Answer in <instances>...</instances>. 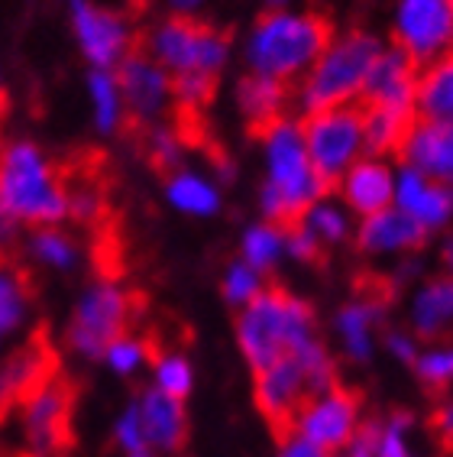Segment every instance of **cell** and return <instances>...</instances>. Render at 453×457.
Returning a JSON list of instances; mask_svg holds the SVG:
<instances>
[{"label":"cell","instance_id":"cell-1","mask_svg":"<svg viewBox=\"0 0 453 457\" xmlns=\"http://www.w3.org/2000/svg\"><path fill=\"white\" fill-rule=\"evenodd\" d=\"M334 46V17L327 10H305V13H285V10H266L256 20L253 39H250V62L256 75L288 81L314 69Z\"/></svg>","mask_w":453,"mask_h":457},{"label":"cell","instance_id":"cell-2","mask_svg":"<svg viewBox=\"0 0 453 457\" xmlns=\"http://www.w3.org/2000/svg\"><path fill=\"white\" fill-rule=\"evenodd\" d=\"M236 341L243 347V357L259 373L269 363L282 361L288 353L301 351L305 344L317 341L314 331V312L308 302L295 299L282 286L262 289L250 305H243L236 321Z\"/></svg>","mask_w":453,"mask_h":457},{"label":"cell","instance_id":"cell-3","mask_svg":"<svg viewBox=\"0 0 453 457\" xmlns=\"http://www.w3.org/2000/svg\"><path fill=\"white\" fill-rule=\"evenodd\" d=\"M334 386H337V373H334L331 353L324 351L321 341H311L301 351L288 353L256 373V405L272 431L285 441L292 438L301 405Z\"/></svg>","mask_w":453,"mask_h":457},{"label":"cell","instance_id":"cell-4","mask_svg":"<svg viewBox=\"0 0 453 457\" xmlns=\"http://www.w3.org/2000/svg\"><path fill=\"white\" fill-rule=\"evenodd\" d=\"M0 208L17 220L53 228L69 214V195L59 162H49L33 143L0 150Z\"/></svg>","mask_w":453,"mask_h":457},{"label":"cell","instance_id":"cell-5","mask_svg":"<svg viewBox=\"0 0 453 457\" xmlns=\"http://www.w3.org/2000/svg\"><path fill=\"white\" fill-rule=\"evenodd\" d=\"M262 143L269 153V182L262 188V208L272 228L288 230L305 220V214L311 212L317 198L327 195V188L308 162L298 123L282 120L262 137Z\"/></svg>","mask_w":453,"mask_h":457},{"label":"cell","instance_id":"cell-6","mask_svg":"<svg viewBox=\"0 0 453 457\" xmlns=\"http://www.w3.org/2000/svg\"><path fill=\"white\" fill-rule=\"evenodd\" d=\"M379 55H383V43L375 36L363 33V29H353L347 39L331 46L321 59L314 62L311 75L305 81V91H301L308 114L350 104L359 95V88H363V81H367L369 69H373V62Z\"/></svg>","mask_w":453,"mask_h":457},{"label":"cell","instance_id":"cell-7","mask_svg":"<svg viewBox=\"0 0 453 457\" xmlns=\"http://www.w3.org/2000/svg\"><path fill=\"white\" fill-rule=\"evenodd\" d=\"M140 46L149 53V59L156 62L159 69L166 65L175 75L178 71H208L218 75L220 65L226 62V49L234 39V29H218L208 20L194 17H172L159 29L136 33Z\"/></svg>","mask_w":453,"mask_h":457},{"label":"cell","instance_id":"cell-8","mask_svg":"<svg viewBox=\"0 0 453 457\" xmlns=\"http://www.w3.org/2000/svg\"><path fill=\"white\" fill-rule=\"evenodd\" d=\"M298 130L305 140V153L314 176L321 179L327 195H331L363 146V104L353 97L350 104L308 114L298 123Z\"/></svg>","mask_w":453,"mask_h":457},{"label":"cell","instance_id":"cell-9","mask_svg":"<svg viewBox=\"0 0 453 457\" xmlns=\"http://www.w3.org/2000/svg\"><path fill=\"white\" fill-rule=\"evenodd\" d=\"M136 312V299L123 292L117 282H97L81 295L75 318L69 328L71 347L85 357H104V351L113 341L127 337L130 318Z\"/></svg>","mask_w":453,"mask_h":457},{"label":"cell","instance_id":"cell-10","mask_svg":"<svg viewBox=\"0 0 453 457\" xmlns=\"http://www.w3.org/2000/svg\"><path fill=\"white\" fill-rule=\"evenodd\" d=\"M71 405H75V386L62 377V370H53L20 399L23 435L33 451H39V457L71 448Z\"/></svg>","mask_w":453,"mask_h":457},{"label":"cell","instance_id":"cell-11","mask_svg":"<svg viewBox=\"0 0 453 457\" xmlns=\"http://www.w3.org/2000/svg\"><path fill=\"white\" fill-rule=\"evenodd\" d=\"M113 85H117V95H123V104H127V114H123L127 137L143 130V127H152V117L162 111L169 97V75L149 59L136 33H133L130 49L123 53L120 65H117Z\"/></svg>","mask_w":453,"mask_h":457},{"label":"cell","instance_id":"cell-12","mask_svg":"<svg viewBox=\"0 0 453 457\" xmlns=\"http://www.w3.org/2000/svg\"><path fill=\"white\" fill-rule=\"evenodd\" d=\"M453 0H401L395 17V49L408 55L415 69H427L450 43Z\"/></svg>","mask_w":453,"mask_h":457},{"label":"cell","instance_id":"cell-13","mask_svg":"<svg viewBox=\"0 0 453 457\" xmlns=\"http://www.w3.org/2000/svg\"><path fill=\"white\" fill-rule=\"evenodd\" d=\"M301 441L314 445L321 454L343 451L359 431V399L343 386H334L321 396L308 399L292 428Z\"/></svg>","mask_w":453,"mask_h":457},{"label":"cell","instance_id":"cell-14","mask_svg":"<svg viewBox=\"0 0 453 457\" xmlns=\"http://www.w3.org/2000/svg\"><path fill=\"white\" fill-rule=\"evenodd\" d=\"M75 13V29L85 46V55L97 65V71L111 69L113 62H120L123 53L130 49V20L91 4V0H71Z\"/></svg>","mask_w":453,"mask_h":457},{"label":"cell","instance_id":"cell-15","mask_svg":"<svg viewBox=\"0 0 453 457\" xmlns=\"http://www.w3.org/2000/svg\"><path fill=\"white\" fill-rule=\"evenodd\" d=\"M415 81H418V69L411 65L408 55L401 49H383V55L373 62L357 101L363 107L405 111V107H415Z\"/></svg>","mask_w":453,"mask_h":457},{"label":"cell","instance_id":"cell-16","mask_svg":"<svg viewBox=\"0 0 453 457\" xmlns=\"http://www.w3.org/2000/svg\"><path fill=\"white\" fill-rule=\"evenodd\" d=\"M53 370H59V357L43 335L20 344L7 361L0 363V415H7L36 383H43Z\"/></svg>","mask_w":453,"mask_h":457},{"label":"cell","instance_id":"cell-17","mask_svg":"<svg viewBox=\"0 0 453 457\" xmlns=\"http://www.w3.org/2000/svg\"><path fill=\"white\" fill-rule=\"evenodd\" d=\"M288 95H292V85L279 79H266V75H243L240 85H236V101H240V111L246 117V130L250 137L262 140L272 127H279L285 117Z\"/></svg>","mask_w":453,"mask_h":457},{"label":"cell","instance_id":"cell-18","mask_svg":"<svg viewBox=\"0 0 453 457\" xmlns=\"http://www.w3.org/2000/svg\"><path fill=\"white\" fill-rule=\"evenodd\" d=\"M453 137H450V123L441 120H421L415 123L408 143H405V153H401V162H408V169H415L418 176H427L431 182L444 185L450 179L453 169Z\"/></svg>","mask_w":453,"mask_h":457},{"label":"cell","instance_id":"cell-19","mask_svg":"<svg viewBox=\"0 0 453 457\" xmlns=\"http://www.w3.org/2000/svg\"><path fill=\"white\" fill-rule=\"evenodd\" d=\"M427 230L418 220L401 214L399 208H385L379 214H369L359 224L357 244L363 253H392V250H418L424 246Z\"/></svg>","mask_w":453,"mask_h":457},{"label":"cell","instance_id":"cell-20","mask_svg":"<svg viewBox=\"0 0 453 457\" xmlns=\"http://www.w3.org/2000/svg\"><path fill=\"white\" fill-rule=\"evenodd\" d=\"M392 172L379 159H359L343 176V198L353 212L367 214V218L385 212L392 202Z\"/></svg>","mask_w":453,"mask_h":457},{"label":"cell","instance_id":"cell-21","mask_svg":"<svg viewBox=\"0 0 453 457\" xmlns=\"http://www.w3.org/2000/svg\"><path fill=\"white\" fill-rule=\"evenodd\" d=\"M418 123L415 107L392 111V107H363V146L373 156H399L405 153L411 130Z\"/></svg>","mask_w":453,"mask_h":457},{"label":"cell","instance_id":"cell-22","mask_svg":"<svg viewBox=\"0 0 453 457\" xmlns=\"http://www.w3.org/2000/svg\"><path fill=\"white\" fill-rule=\"evenodd\" d=\"M385 295H389V292L367 289L363 299L347 305L337 315V335H340V341H343V351H347L353 361H369V353H373V328L383 321Z\"/></svg>","mask_w":453,"mask_h":457},{"label":"cell","instance_id":"cell-23","mask_svg":"<svg viewBox=\"0 0 453 457\" xmlns=\"http://www.w3.org/2000/svg\"><path fill=\"white\" fill-rule=\"evenodd\" d=\"M140 409V425L143 435H146V448H162V451H175L182 448L185 441V409L182 403L162 396L159 389H146L143 399L136 403Z\"/></svg>","mask_w":453,"mask_h":457},{"label":"cell","instance_id":"cell-24","mask_svg":"<svg viewBox=\"0 0 453 457\" xmlns=\"http://www.w3.org/2000/svg\"><path fill=\"white\" fill-rule=\"evenodd\" d=\"M450 95H453V62L450 53L434 59L427 69L418 71L415 81V114L421 120L450 123Z\"/></svg>","mask_w":453,"mask_h":457},{"label":"cell","instance_id":"cell-25","mask_svg":"<svg viewBox=\"0 0 453 457\" xmlns=\"http://www.w3.org/2000/svg\"><path fill=\"white\" fill-rule=\"evenodd\" d=\"M453 286L450 279H431L418 292V299L411 305V325L421 337L437 341L450 325V308H453Z\"/></svg>","mask_w":453,"mask_h":457},{"label":"cell","instance_id":"cell-26","mask_svg":"<svg viewBox=\"0 0 453 457\" xmlns=\"http://www.w3.org/2000/svg\"><path fill=\"white\" fill-rule=\"evenodd\" d=\"M29 305V279L20 270H0V337L17 331L27 318Z\"/></svg>","mask_w":453,"mask_h":457},{"label":"cell","instance_id":"cell-27","mask_svg":"<svg viewBox=\"0 0 453 457\" xmlns=\"http://www.w3.org/2000/svg\"><path fill=\"white\" fill-rule=\"evenodd\" d=\"M169 202L178 212H188V214H214L220 208L218 192L208 182H201L198 176H185V172L169 179Z\"/></svg>","mask_w":453,"mask_h":457},{"label":"cell","instance_id":"cell-28","mask_svg":"<svg viewBox=\"0 0 453 457\" xmlns=\"http://www.w3.org/2000/svg\"><path fill=\"white\" fill-rule=\"evenodd\" d=\"M285 250V234L272 224H259V228H250L243 237V263L256 273L262 270H272L279 253Z\"/></svg>","mask_w":453,"mask_h":457},{"label":"cell","instance_id":"cell-29","mask_svg":"<svg viewBox=\"0 0 453 457\" xmlns=\"http://www.w3.org/2000/svg\"><path fill=\"white\" fill-rule=\"evenodd\" d=\"M169 95H172V104L204 111L214 101V95H218V75H208V71H178V75L169 79Z\"/></svg>","mask_w":453,"mask_h":457},{"label":"cell","instance_id":"cell-30","mask_svg":"<svg viewBox=\"0 0 453 457\" xmlns=\"http://www.w3.org/2000/svg\"><path fill=\"white\" fill-rule=\"evenodd\" d=\"M156 389L162 396L182 403L192 393V363L182 353H166L156 357Z\"/></svg>","mask_w":453,"mask_h":457},{"label":"cell","instance_id":"cell-31","mask_svg":"<svg viewBox=\"0 0 453 457\" xmlns=\"http://www.w3.org/2000/svg\"><path fill=\"white\" fill-rule=\"evenodd\" d=\"M29 246H33V253L39 256L43 263L59 266V270H69V266L78 260V246H75V240H71L69 234H62L59 228L36 230Z\"/></svg>","mask_w":453,"mask_h":457},{"label":"cell","instance_id":"cell-32","mask_svg":"<svg viewBox=\"0 0 453 457\" xmlns=\"http://www.w3.org/2000/svg\"><path fill=\"white\" fill-rule=\"evenodd\" d=\"M408 431H411V415L405 412L392 415L383 428H375L373 457H415L408 445Z\"/></svg>","mask_w":453,"mask_h":457},{"label":"cell","instance_id":"cell-33","mask_svg":"<svg viewBox=\"0 0 453 457\" xmlns=\"http://www.w3.org/2000/svg\"><path fill=\"white\" fill-rule=\"evenodd\" d=\"M408 218H415L424 230L441 228L447 218H450V192H447L441 182H427L424 192H421L418 204L411 208Z\"/></svg>","mask_w":453,"mask_h":457},{"label":"cell","instance_id":"cell-34","mask_svg":"<svg viewBox=\"0 0 453 457\" xmlns=\"http://www.w3.org/2000/svg\"><path fill=\"white\" fill-rule=\"evenodd\" d=\"M91 95L97 101V127L101 130H117V123H120V95H117L113 75L95 71L91 75Z\"/></svg>","mask_w":453,"mask_h":457},{"label":"cell","instance_id":"cell-35","mask_svg":"<svg viewBox=\"0 0 453 457\" xmlns=\"http://www.w3.org/2000/svg\"><path fill=\"white\" fill-rule=\"evenodd\" d=\"M415 373L418 379L424 383L427 389H434V393H444L450 386V377H453V357L450 351H424L415 357Z\"/></svg>","mask_w":453,"mask_h":457},{"label":"cell","instance_id":"cell-36","mask_svg":"<svg viewBox=\"0 0 453 457\" xmlns=\"http://www.w3.org/2000/svg\"><path fill=\"white\" fill-rule=\"evenodd\" d=\"M262 292V279L246 263H234L224 276V299L230 305H250Z\"/></svg>","mask_w":453,"mask_h":457},{"label":"cell","instance_id":"cell-37","mask_svg":"<svg viewBox=\"0 0 453 457\" xmlns=\"http://www.w3.org/2000/svg\"><path fill=\"white\" fill-rule=\"evenodd\" d=\"M301 224H305V228L311 230L321 244H340V240L347 237V230H350L347 218H343L337 208H331V204H317V208H311Z\"/></svg>","mask_w":453,"mask_h":457},{"label":"cell","instance_id":"cell-38","mask_svg":"<svg viewBox=\"0 0 453 457\" xmlns=\"http://www.w3.org/2000/svg\"><path fill=\"white\" fill-rule=\"evenodd\" d=\"M146 357H149V344L136 341V337H120V341H113L104 351V361L111 363L117 373H123V377L133 373Z\"/></svg>","mask_w":453,"mask_h":457},{"label":"cell","instance_id":"cell-39","mask_svg":"<svg viewBox=\"0 0 453 457\" xmlns=\"http://www.w3.org/2000/svg\"><path fill=\"white\" fill-rule=\"evenodd\" d=\"M282 234H285V246L292 250V256L305 260V263H321L324 260V244L314 237L305 224H295V228L282 230Z\"/></svg>","mask_w":453,"mask_h":457},{"label":"cell","instance_id":"cell-40","mask_svg":"<svg viewBox=\"0 0 453 457\" xmlns=\"http://www.w3.org/2000/svg\"><path fill=\"white\" fill-rule=\"evenodd\" d=\"M117 445H120L127 454H140V451H146V435H143L136 403H133L130 409L120 415V422H117Z\"/></svg>","mask_w":453,"mask_h":457},{"label":"cell","instance_id":"cell-41","mask_svg":"<svg viewBox=\"0 0 453 457\" xmlns=\"http://www.w3.org/2000/svg\"><path fill=\"white\" fill-rule=\"evenodd\" d=\"M373 438H375V425L359 428L357 435H353V441H350L347 448H343V454H340V457H373Z\"/></svg>","mask_w":453,"mask_h":457},{"label":"cell","instance_id":"cell-42","mask_svg":"<svg viewBox=\"0 0 453 457\" xmlns=\"http://www.w3.org/2000/svg\"><path fill=\"white\" fill-rule=\"evenodd\" d=\"M279 457H327V454H321V451L314 448V445H308V441H301L295 435V438H285Z\"/></svg>","mask_w":453,"mask_h":457},{"label":"cell","instance_id":"cell-43","mask_svg":"<svg viewBox=\"0 0 453 457\" xmlns=\"http://www.w3.org/2000/svg\"><path fill=\"white\" fill-rule=\"evenodd\" d=\"M389 351L395 353V357H401V361L415 363V357H418V347H415V341L405 335H389Z\"/></svg>","mask_w":453,"mask_h":457},{"label":"cell","instance_id":"cell-44","mask_svg":"<svg viewBox=\"0 0 453 457\" xmlns=\"http://www.w3.org/2000/svg\"><path fill=\"white\" fill-rule=\"evenodd\" d=\"M434 428H437V438H441V445H450V405L434 415Z\"/></svg>","mask_w":453,"mask_h":457},{"label":"cell","instance_id":"cell-45","mask_svg":"<svg viewBox=\"0 0 453 457\" xmlns=\"http://www.w3.org/2000/svg\"><path fill=\"white\" fill-rule=\"evenodd\" d=\"M201 0H172V7H178V10H192V7H198Z\"/></svg>","mask_w":453,"mask_h":457},{"label":"cell","instance_id":"cell-46","mask_svg":"<svg viewBox=\"0 0 453 457\" xmlns=\"http://www.w3.org/2000/svg\"><path fill=\"white\" fill-rule=\"evenodd\" d=\"M7 107H10V97H7V88H0V117L7 114Z\"/></svg>","mask_w":453,"mask_h":457},{"label":"cell","instance_id":"cell-47","mask_svg":"<svg viewBox=\"0 0 453 457\" xmlns=\"http://www.w3.org/2000/svg\"><path fill=\"white\" fill-rule=\"evenodd\" d=\"M266 4H269V10H279V7H285L288 0H266Z\"/></svg>","mask_w":453,"mask_h":457},{"label":"cell","instance_id":"cell-48","mask_svg":"<svg viewBox=\"0 0 453 457\" xmlns=\"http://www.w3.org/2000/svg\"><path fill=\"white\" fill-rule=\"evenodd\" d=\"M130 457H152V454H149V451H140V454H130Z\"/></svg>","mask_w":453,"mask_h":457},{"label":"cell","instance_id":"cell-49","mask_svg":"<svg viewBox=\"0 0 453 457\" xmlns=\"http://www.w3.org/2000/svg\"><path fill=\"white\" fill-rule=\"evenodd\" d=\"M23 457H39V454H23Z\"/></svg>","mask_w":453,"mask_h":457}]
</instances>
